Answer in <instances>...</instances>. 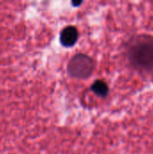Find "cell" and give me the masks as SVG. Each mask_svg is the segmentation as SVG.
<instances>
[{
  "instance_id": "6da1fadb",
  "label": "cell",
  "mask_w": 153,
  "mask_h": 154,
  "mask_svg": "<svg viewBox=\"0 0 153 154\" xmlns=\"http://www.w3.org/2000/svg\"><path fill=\"white\" fill-rule=\"evenodd\" d=\"M127 58L130 64L138 71L153 73V36L138 34L127 42Z\"/></svg>"
},
{
  "instance_id": "7a4b0ae2",
  "label": "cell",
  "mask_w": 153,
  "mask_h": 154,
  "mask_svg": "<svg viewBox=\"0 0 153 154\" xmlns=\"http://www.w3.org/2000/svg\"><path fill=\"white\" fill-rule=\"evenodd\" d=\"M67 69L72 78L85 79L92 75L95 69V61L87 54L78 53L70 59Z\"/></svg>"
},
{
  "instance_id": "3957f363",
  "label": "cell",
  "mask_w": 153,
  "mask_h": 154,
  "mask_svg": "<svg viewBox=\"0 0 153 154\" xmlns=\"http://www.w3.org/2000/svg\"><path fill=\"white\" fill-rule=\"evenodd\" d=\"M78 31L77 27L69 25L65 27L61 32L60 35V43L65 47H72L75 45L78 39Z\"/></svg>"
},
{
  "instance_id": "277c9868",
  "label": "cell",
  "mask_w": 153,
  "mask_h": 154,
  "mask_svg": "<svg viewBox=\"0 0 153 154\" xmlns=\"http://www.w3.org/2000/svg\"><path fill=\"white\" fill-rule=\"evenodd\" d=\"M91 90L98 97H106L108 93H109V88L107 84L104 80H96L92 86H91Z\"/></svg>"
}]
</instances>
